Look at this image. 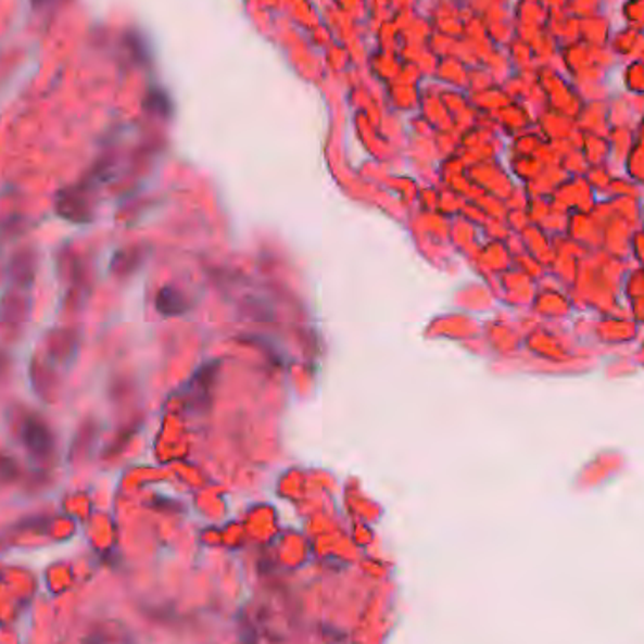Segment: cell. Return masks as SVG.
<instances>
[{
    "label": "cell",
    "instance_id": "obj_1",
    "mask_svg": "<svg viewBox=\"0 0 644 644\" xmlns=\"http://www.w3.org/2000/svg\"><path fill=\"white\" fill-rule=\"evenodd\" d=\"M22 441L25 449L40 460L50 458L53 449H55L53 432H51L50 426L46 425L40 417L25 418L22 428Z\"/></svg>",
    "mask_w": 644,
    "mask_h": 644
},
{
    "label": "cell",
    "instance_id": "obj_2",
    "mask_svg": "<svg viewBox=\"0 0 644 644\" xmlns=\"http://www.w3.org/2000/svg\"><path fill=\"white\" fill-rule=\"evenodd\" d=\"M58 213L63 219L72 223H87L91 219L86 197L78 191H64L58 194Z\"/></svg>",
    "mask_w": 644,
    "mask_h": 644
},
{
    "label": "cell",
    "instance_id": "obj_3",
    "mask_svg": "<svg viewBox=\"0 0 644 644\" xmlns=\"http://www.w3.org/2000/svg\"><path fill=\"white\" fill-rule=\"evenodd\" d=\"M155 305L164 317H176V315L187 312V300H185L184 294L177 292L176 289H168V287L159 292Z\"/></svg>",
    "mask_w": 644,
    "mask_h": 644
},
{
    "label": "cell",
    "instance_id": "obj_4",
    "mask_svg": "<svg viewBox=\"0 0 644 644\" xmlns=\"http://www.w3.org/2000/svg\"><path fill=\"white\" fill-rule=\"evenodd\" d=\"M15 473H17V468H15V462L10 460L7 456H2L0 458V479H4V481H12L14 479Z\"/></svg>",
    "mask_w": 644,
    "mask_h": 644
}]
</instances>
